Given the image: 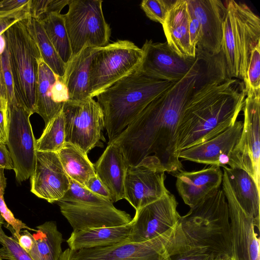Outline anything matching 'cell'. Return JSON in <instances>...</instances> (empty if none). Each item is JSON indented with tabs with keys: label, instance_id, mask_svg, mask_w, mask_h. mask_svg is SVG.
<instances>
[{
	"label": "cell",
	"instance_id": "f1b7e54d",
	"mask_svg": "<svg viewBox=\"0 0 260 260\" xmlns=\"http://www.w3.org/2000/svg\"><path fill=\"white\" fill-rule=\"evenodd\" d=\"M25 21L37 43L43 60L55 75L62 78L67 64L61 59L49 40L41 22L29 16L25 18Z\"/></svg>",
	"mask_w": 260,
	"mask_h": 260
},
{
	"label": "cell",
	"instance_id": "ac0fdd59",
	"mask_svg": "<svg viewBox=\"0 0 260 260\" xmlns=\"http://www.w3.org/2000/svg\"><path fill=\"white\" fill-rule=\"evenodd\" d=\"M260 92L246 96L244 119L236 151L245 170L260 189Z\"/></svg>",
	"mask_w": 260,
	"mask_h": 260
},
{
	"label": "cell",
	"instance_id": "8d00e7d4",
	"mask_svg": "<svg viewBox=\"0 0 260 260\" xmlns=\"http://www.w3.org/2000/svg\"><path fill=\"white\" fill-rule=\"evenodd\" d=\"M175 1L143 0L140 6L150 20L163 24Z\"/></svg>",
	"mask_w": 260,
	"mask_h": 260
},
{
	"label": "cell",
	"instance_id": "1f68e13d",
	"mask_svg": "<svg viewBox=\"0 0 260 260\" xmlns=\"http://www.w3.org/2000/svg\"><path fill=\"white\" fill-rule=\"evenodd\" d=\"M65 142V122L62 109L45 125L41 136L36 140V149L57 152Z\"/></svg>",
	"mask_w": 260,
	"mask_h": 260
},
{
	"label": "cell",
	"instance_id": "30bf717a",
	"mask_svg": "<svg viewBox=\"0 0 260 260\" xmlns=\"http://www.w3.org/2000/svg\"><path fill=\"white\" fill-rule=\"evenodd\" d=\"M101 0H69L63 14L73 56L85 47L101 48L109 44L111 29L102 10Z\"/></svg>",
	"mask_w": 260,
	"mask_h": 260
},
{
	"label": "cell",
	"instance_id": "9c48e42d",
	"mask_svg": "<svg viewBox=\"0 0 260 260\" xmlns=\"http://www.w3.org/2000/svg\"><path fill=\"white\" fill-rule=\"evenodd\" d=\"M143 56L142 49L128 40H118L97 48L90 64V96L95 97L137 70Z\"/></svg>",
	"mask_w": 260,
	"mask_h": 260
},
{
	"label": "cell",
	"instance_id": "816d5d0a",
	"mask_svg": "<svg viewBox=\"0 0 260 260\" xmlns=\"http://www.w3.org/2000/svg\"><path fill=\"white\" fill-rule=\"evenodd\" d=\"M0 260H3V259H2L0 257Z\"/></svg>",
	"mask_w": 260,
	"mask_h": 260
},
{
	"label": "cell",
	"instance_id": "ee69618b",
	"mask_svg": "<svg viewBox=\"0 0 260 260\" xmlns=\"http://www.w3.org/2000/svg\"><path fill=\"white\" fill-rule=\"evenodd\" d=\"M84 186L91 192L110 200L109 192L96 175L89 178Z\"/></svg>",
	"mask_w": 260,
	"mask_h": 260
},
{
	"label": "cell",
	"instance_id": "b9f144b4",
	"mask_svg": "<svg viewBox=\"0 0 260 260\" xmlns=\"http://www.w3.org/2000/svg\"><path fill=\"white\" fill-rule=\"evenodd\" d=\"M187 6L190 43L191 47L197 50V47L201 37L200 25L193 14L190 5L187 2Z\"/></svg>",
	"mask_w": 260,
	"mask_h": 260
},
{
	"label": "cell",
	"instance_id": "7402d4cb",
	"mask_svg": "<svg viewBox=\"0 0 260 260\" xmlns=\"http://www.w3.org/2000/svg\"><path fill=\"white\" fill-rule=\"evenodd\" d=\"M93 165L96 176L109 193L111 201L114 203L125 199L124 183L128 165L120 147L108 143Z\"/></svg>",
	"mask_w": 260,
	"mask_h": 260
},
{
	"label": "cell",
	"instance_id": "d6986e66",
	"mask_svg": "<svg viewBox=\"0 0 260 260\" xmlns=\"http://www.w3.org/2000/svg\"><path fill=\"white\" fill-rule=\"evenodd\" d=\"M30 178V191L50 203L61 199L70 188V178L55 152L37 150Z\"/></svg>",
	"mask_w": 260,
	"mask_h": 260
},
{
	"label": "cell",
	"instance_id": "44dd1931",
	"mask_svg": "<svg viewBox=\"0 0 260 260\" xmlns=\"http://www.w3.org/2000/svg\"><path fill=\"white\" fill-rule=\"evenodd\" d=\"M222 177L220 167L215 166L199 171L184 170L176 176V186L184 203L191 208L219 188Z\"/></svg>",
	"mask_w": 260,
	"mask_h": 260
},
{
	"label": "cell",
	"instance_id": "e0dca14e",
	"mask_svg": "<svg viewBox=\"0 0 260 260\" xmlns=\"http://www.w3.org/2000/svg\"><path fill=\"white\" fill-rule=\"evenodd\" d=\"M142 62L138 69L150 76L172 82L181 79L196 63L197 56L183 57L164 43L146 40L141 48Z\"/></svg>",
	"mask_w": 260,
	"mask_h": 260
},
{
	"label": "cell",
	"instance_id": "603a6c76",
	"mask_svg": "<svg viewBox=\"0 0 260 260\" xmlns=\"http://www.w3.org/2000/svg\"><path fill=\"white\" fill-rule=\"evenodd\" d=\"M162 26L167 43L176 53L196 57L197 50L190 43L187 0H176Z\"/></svg>",
	"mask_w": 260,
	"mask_h": 260
},
{
	"label": "cell",
	"instance_id": "836d02e7",
	"mask_svg": "<svg viewBox=\"0 0 260 260\" xmlns=\"http://www.w3.org/2000/svg\"><path fill=\"white\" fill-rule=\"evenodd\" d=\"M243 82L246 95L253 92H260V43L251 53Z\"/></svg>",
	"mask_w": 260,
	"mask_h": 260
},
{
	"label": "cell",
	"instance_id": "4fadbf2b",
	"mask_svg": "<svg viewBox=\"0 0 260 260\" xmlns=\"http://www.w3.org/2000/svg\"><path fill=\"white\" fill-rule=\"evenodd\" d=\"M221 184L229 208L232 257L234 260H260L259 237L253 218L237 201L224 172Z\"/></svg>",
	"mask_w": 260,
	"mask_h": 260
},
{
	"label": "cell",
	"instance_id": "bcb514c9",
	"mask_svg": "<svg viewBox=\"0 0 260 260\" xmlns=\"http://www.w3.org/2000/svg\"><path fill=\"white\" fill-rule=\"evenodd\" d=\"M0 169L14 170L12 158L7 145L0 143Z\"/></svg>",
	"mask_w": 260,
	"mask_h": 260
},
{
	"label": "cell",
	"instance_id": "4dcf8cb0",
	"mask_svg": "<svg viewBox=\"0 0 260 260\" xmlns=\"http://www.w3.org/2000/svg\"><path fill=\"white\" fill-rule=\"evenodd\" d=\"M39 21L57 53L67 64L73 54L63 14H50Z\"/></svg>",
	"mask_w": 260,
	"mask_h": 260
},
{
	"label": "cell",
	"instance_id": "5bb4252c",
	"mask_svg": "<svg viewBox=\"0 0 260 260\" xmlns=\"http://www.w3.org/2000/svg\"><path fill=\"white\" fill-rule=\"evenodd\" d=\"M243 128V121L234 124L202 144L180 152L179 158L219 167L242 168L236 151Z\"/></svg>",
	"mask_w": 260,
	"mask_h": 260
},
{
	"label": "cell",
	"instance_id": "ffe728a7",
	"mask_svg": "<svg viewBox=\"0 0 260 260\" xmlns=\"http://www.w3.org/2000/svg\"><path fill=\"white\" fill-rule=\"evenodd\" d=\"M201 28L197 51L211 56L221 49L222 25L226 8L219 0H187Z\"/></svg>",
	"mask_w": 260,
	"mask_h": 260
},
{
	"label": "cell",
	"instance_id": "7a4b0ae2",
	"mask_svg": "<svg viewBox=\"0 0 260 260\" xmlns=\"http://www.w3.org/2000/svg\"><path fill=\"white\" fill-rule=\"evenodd\" d=\"M246 96L244 82L229 77L222 58L206 61L179 123L178 153L210 140L233 125Z\"/></svg>",
	"mask_w": 260,
	"mask_h": 260
},
{
	"label": "cell",
	"instance_id": "6da1fadb",
	"mask_svg": "<svg viewBox=\"0 0 260 260\" xmlns=\"http://www.w3.org/2000/svg\"><path fill=\"white\" fill-rule=\"evenodd\" d=\"M202 72L198 58L189 72L152 101L111 142L120 148L128 166L147 158L158 170L176 176L184 171L177 151V132L183 111Z\"/></svg>",
	"mask_w": 260,
	"mask_h": 260
},
{
	"label": "cell",
	"instance_id": "e575fe53",
	"mask_svg": "<svg viewBox=\"0 0 260 260\" xmlns=\"http://www.w3.org/2000/svg\"><path fill=\"white\" fill-rule=\"evenodd\" d=\"M69 0H29L28 15L40 20L50 14H60Z\"/></svg>",
	"mask_w": 260,
	"mask_h": 260
},
{
	"label": "cell",
	"instance_id": "f6af8a7d",
	"mask_svg": "<svg viewBox=\"0 0 260 260\" xmlns=\"http://www.w3.org/2000/svg\"><path fill=\"white\" fill-rule=\"evenodd\" d=\"M8 126V107L0 110V143L7 145Z\"/></svg>",
	"mask_w": 260,
	"mask_h": 260
},
{
	"label": "cell",
	"instance_id": "d6a6232c",
	"mask_svg": "<svg viewBox=\"0 0 260 260\" xmlns=\"http://www.w3.org/2000/svg\"><path fill=\"white\" fill-rule=\"evenodd\" d=\"M6 184L4 170L0 169V214L4 220L6 221L7 224L13 230V231H10L12 234V237L18 240L22 230L36 232V229L28 227L21 220L15 218L13 213L8 208L4 197Z\"/></svg>",
	"mask_w": 260,
	"mask_h": 260
},
{
	"label": "cell",
	"instance_id": "d4e9b609",
	"mask_svg": "<svg viewBox=\"0 0 260 260\" xmlns=\"http://www.w3.org/2000/svg\"><path fill=\"white\" fill-rule=\"evenodd\" d=\"M96 49V48L85 47L72 56L67 64L62 79L68 89L69 101H81L90 97V64L92 55Z\"/></svg>",
	"mask_w": 260,
	"mask_h": 260
},
{
	"label": "cell",
	"instance_id": "5b68a950",
	"mask_svg": "<svg viewBox=\"0 0 260 260\" xmlns=\"http://www.w3.org/2000/svg\"><path fill=\"white\" fill-rule=\"evenodd\" d=\"M221 51L229 77H246L251 53L260 43V19L245 4L228 1Z\"/></svg>",
	"mask_w": 260,
	"mask_h": 260
},
{
	"label": "cell",
	"instance_id": "8992f818",
	"mask_svg": "<svg viewBox=\"0 0 260 260\" xmlns=\"http://www.w3.org/2000/svg\"><path fill=\"white\" fill-rule=\"evenodd\" d=\"M179 221L159 236L142 242H123L113 245L62 251L59 260H168L188 251Z\"/></svg>",
	"mask_w": 260,
	"mask_h": 260
},
{
	"label": "cell",
	"instance_id": "3957f363",
	"mask_svg": "<svg viewBox=\"0 0 260 260\" xmlns=\"http://www.w3.org/2000/svg\"><path fill=\"white\" fill-rule=\"evenodd\" d=\"M176 82L156 78L137 70L98 94L95 97L104 114L108 142Z\"/></svg>",
	"mask_w": 260,
	"mask_h": 260
},
{
	"label": "cell",
	"instance_id": "7bdbcfd3",
	"mask_svg": "<svg viewBox=\"0 0 260 260\" xmlns=\"http://www.w3.org/2000/svg\"><path fill=\"white\" fill-rule=\"evenodd\" d=\"M214 257L212 254L201 251L189 250L185 252L171 257L168 260H212Z\"/></svg>",
	"mask_w": 260,
	"mask_h": 260
},
{
	"label": "cell",
	"instance_id": "c3c4849f",
	"mask_svg": "<svg viewBox=\"0 0 260 260\" xmlns=\"http://www.w3.org/2000/svg\"><path fill=\"white\" fill-rule=\"evenodd\" d=\"M19 20H20L14 18L0 17V34L4 32L14 23Z\"/></svg>",
	"mask_w": 260,
	"mask_h": 260
},
{
	"label": "cell",
	"instance_id": "681fc988",
	"mask_svg": "<svg viewBox=\"0 0 260 260\" xmlns=\"http://www.w3.org/2000/svg\"><path fill=\"white\" fill-rule=\"evenodd\" d=\"M6 48V41L4 34H0V55L3 53Z\"/></svg>",
	"mask_w": 260,
	"mask_h": 260
},
{
	"label": "cell",
	"instance_id": "52a82bcc",
	"mask_svg": "<svg viewBox=\"0 0 260 260\" xmlns=\"http://www.w3.org/2000/svg\"><path fill=\"white\" fill-rule=\"evenodd\" d=\"M17 103L32 114L36 113L38 61L42 58L37 43L25 18L4 32Z\"/></svg>",
	"mask_w": 260,
	"mask_h": 260
},
{
	"label": "cell",
	"instance_id": "ba28073f",
	"mask_svg": "<svg viewBox=\"0 0 260 260\" xmlns=\"http://www.w3.org/2000/svg\"><path fill=\"white\" fill-rule=\"evenodd\" d=\"M70 181L69 190L55 203L73 231L122 225L132 221L128 213L116 208L109 199L91 192L70 178Z\"/></svg>",
	"mask_w": 260,
	"mask_h": 260
},
{
	"label": "cell",
	"instance_id": "7dc6e473",
	"mask_svg": "<svg viewBox=\"0 0 260 260\" xmlns=\"http://www.w3.org/2000/svg\"><path fill=\"white\" fill-rule=\"evenodd\" d=\"M8 107V101L6 97V93L4 87L1 67L0 61V110Z\"/></svg>",
	"mask_w": 260,
	"mask_h": 260
},
{
	"label": "cell",
	"instance_id": "8fae6325",
	"mask_svg": "<svg viewBox=\"0 0 260 260\" xmlns=\"http://www.w3.org/2000/svg\"><path fill=\"white\" fill-rule=\"evenodd\" d=\"M66 142L88 154L96 147H103L106 141L104 114L98 102L88 97L81 101H69L62 108Z\"/></svg>",
	"mask_w": 260,
	"mask_h": 260
},
{
	"label": "cell",
	"instance_id": "ab89813d",
	"mask_svg": "<svg viewBox=\"0 0 260 260\" xmlns=\"http://www.w3.org/2000/svg\"><path fill=\"white\" fill-rule=\"evenodd\" d=\"M52 101L61 106L69 101V94L68 88L62 78L56 76V79L51 88Z\"/></svg>",
	"mask_w": 260,
	"mask_h": 260
},
{
	"label": "cell",
	"instance_id": "4316f807",
	"mask_svg": "<svg viewBox=\"0 0 260 260\" xmlns=\"http://www.w3.org/2000/svg\"><path fill=\"white\" fill-rule=\"evenodd\" d=\"M57 153L69 178L82 186L96 175L93 164L87 154L76 145L66 142Z\"/></svg>",
	"mask_w": 260,
	"mask_h": 260
},
{
	"label": "cell",
	"instance_id": "60d3db41",
	"mask_svg": "<svg viewBox=\"0 0 260 260\" xmlns=\"http://www.w3.org/2000/svg\"><path fill=\"white\" fill-rule=\"evenodd\" d=\"M20 246L33 260H40L37 245L32 235L27 230H22L18 239Z\"/></svg>",
	"mask_w": 260,
	"mask_h": 260
},
{
	"label": "cell",
	"instance_id": "cb8c5ba5",
	"mask_svg": "<svg viewBox=\"0 0 260 260\" xmlns=\"http://www.w3.org/2000/svg\"><path fill=\"white\" fill-rule=\"evenodd\" d=\"M132 227L131 221L122 225L73 231L67 243L73 250L109 246L127 242Z\"/></svg>",
	"mask_w": 260,
	"mask_h": 260
},
{
	"label": "cell",
	"instance_id": "d590c367",
	"mask_svg": "<svg viewBox=\"0 0 260 260\" xmlns=\"http://www.w3.org/2000/svg\"><path fill=\"white\" fill-rule=\"evenodd\" d=\"M0 257L7 260H33L19 244L18 240L7 236L0 227Z\"/></svg>",
	"mask_w": 260,
	"mask_h": 260
},
{
	"label": "cell",
	"instance_id": "f546056e",
	"mask_svg": "<svg viewBox=\"0 0 260 260\" xmlns=\"http://www.w3.org/2000/svg\"><path fill=\"white\" fill-rule=\"evenodd\" d=\"M36 228L32 236L37 245L40 260H59L63 239L56 222L48 221Z\"/></svg>",
	"mask_w": 260,
	"mask_h": 260
},
{
	"label": "cell",
	"instance_id": "484cf974",
	"mask_svg": "<svg viewBox=\"0 0 260 260\" xmlns=\"http://www.w3.org/2000/svg\"><path fill=\"white\" fill-rule=\"evenodd\" d=\"M234 194L242 208L254 219L256 228L259 232L260 189L252 177L244 169L224 167Z\"/></svg>",
	"mask_w": 260,
	"mask_h": 260
},
{
	"label": "cell",
	"instance_id": "277c9868",
	"mask_svg": "<svg viewBox=\"0 0 260 260\" xmlns=\"http://www.w3.org/2000/svg\"><path fill=\"white\" fill-rule=\"evenodd\" d=\"M189 250L232 256L228 202L218 188L190 208L179 219Z\"/></svg>",
	"mask_w": 260,
	"mask_h": 260
},
{
	"label": "cell",
	"instance_id": "83f0119b",
	"mask_svg": "<svg viewBox=\"0 0 260 260\" xmlns=\"http://www.w3.org/2000/svg\"><path fill=\"white\" fill-rule=\"evenodd\" d=\"M56 76L42 58L38 61L36 113L42 117L45 125L63 108L55 103L51 98V88L55 81Z\"/></svg>",
	"mask_w": 260,
	"mask_h": 260
},
{
	"label": "cell",
	"instance_id": "f35d334b",
	"mask_svg": "<svg viewBox=\"0 0 260 260\" xmlns=\"http://www.w3.org/2000/svg\"><path fill=\"white\" fill-rule=\"evenodd\" d=\"M29 0L0 1V17L23 19L28 15Z\"/></svg>",
	"mask_w": 260,
	"mask_h": 260
},
{
	"label": "cell",
	"instance_id": "74e56055",
	"mask_svg": "<svg viewBox=\"0 0 260 260\" xmlns=\"http://www.w3.org/2000/svg\"><path fill=\"white\" fill-rule=\"evenodd\" d=\"M1 72L8 106L17 104L15 96L14 80L11 71L9 54L6 48L0 55Z\"/></svg>",
	"mask_w": 260,
	"mask_h": 260
},
{
	"label": "cell",
	"instance_id": "f907efd6",
	"mask_svg": "<svg viewBox=\"0 0 260 260\" xmlns=\"http://www.w3.org/2000/svg\"><path fill=\"white\" fill-rule=\"evenodd\" d=\"M3 224H4V220L0 214V227H2Z\"/></svg>",
	"mask_w": 260,
	"mask_h": 260
},
{
	"label": "cell",
	"instance_id": "9a60e30c",
	"mask_svg": "<svg viewBox=\"0 0 260 260\" xmlns=\"http://www.w3.org/2000/svg\"><path fill=\"white\" fill-rule=\"evenodd\" d=\"M178 202L170 192L159 200L136 210L128 242H142L152 239L176 225L181 216Z\"/></svg>",
	"mask_w": 260,
	"mask_h": 260
},
{
	"label": "cell",
	"instance_id": "2e32d148",
	"mask_svg": "<svg viewBox=\"0 0 260 260\" xmlns=\"http://www.w3.org/2000/svg\"><path fill=\"white\" fill-rule=\"evenodd\" d=\"M165 173L145 159L137 165L128 166L124 183V199L136 211L159 200L169 192L165 185Z\"/></svg>",
	"mask_w": 260,
	"mask_h": 260
},
{
	"label": "cell",
	"instance_id": "7c38bea8",
	"mask_svg": "<svg viewBox=\"0 0 260 260\" xmlns=\"http://www.w3.org/2000/svg\"><path fill=\"white\" fill-rule=\"evenodd\" d=\"M32 114L18 103L8 106L7 146L19 183L30 177L35 165L36 140L29 117Z\"/></svg>",
	"mask_w": 260,
	"mask_h": 260
}]
</instances>
